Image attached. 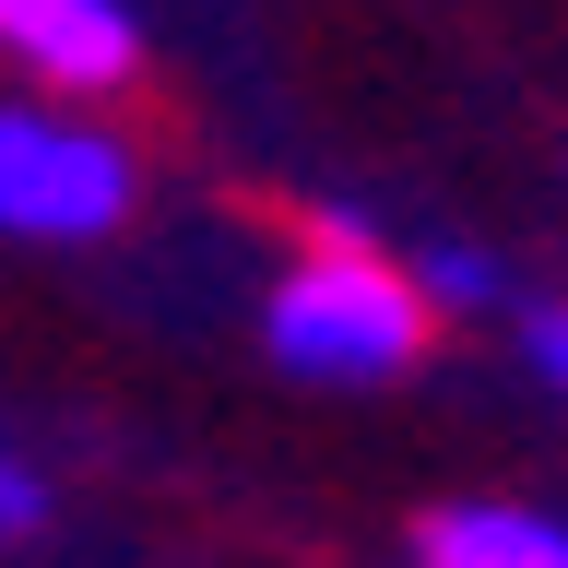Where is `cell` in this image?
I'll use <instances>...</instances> for the list:
<instances>
[{
	"label": "cell",
	"mask_w": 568,
	"mask_h": 568,
	"mask_svg": "<svg viewBox=\"0 0 568 568\" xmlns=\"http://www.w3.org/2000/svg\"><path fill=\"white\" fill-rule=\"evenodd\" d=\"M261 332H273V355L296 379H403L426 355V284L390 273L367 237H320L273 284Z\"/></svg>",
	"instance_id": "obj_1"
},
{
	"label": "cell",
	"mask_w": 568,
	"mask_h": 568,
	"mask_svg": "<svg viewBox=\"0 0 568 568\" xmlns=\"http://www.w3.org/2000/svg\"><path fill=\"white\" fill-rule=\"evenodd\" d=\"M142 166L119 131L48 119V106L0 95V237H106L131 213Z\"/></svg>",
	"instance_id": "obj_2"
},
{
	"label": "cell",
	"mask_w": 568,
	"mask_h": 568,
	"mask_svg": "<svg viewBox=\"0 0 568 568\" xmlns=\"http://www.w3.org/2000/svg\"><path fill=\"white\" fill-rule=\"evenodd\" d=\"M0 48L60 83V95H119L142 71V24L131 0H0Z\"/></svg>",
	"instance_id": "obj_3"
},
{
	"label": "cell",
	"mask_w": 568,
	"mask_h": 568,
	"mask_svg": "<svg viewBox=\"0 0 568 568\" xmlns=\"http://www.w3.org/2000/svg\"><path fill=\"white\" fill-rule=\"evenodd\" d=\"M415 568H568V521L462 497V509H438V521L415 532Z\"/></svg>",
	"instance_id": "obj_4"
},
{
	"label": "cell",
	"mask_w": 568,
	"mask_h": 568,
	"mask_svg": "<svg viewBox=\"0 0 568 568\" xmlns=\"http://www.w3.org/2000/svg\"><path fill=\"white\" fill-rule=\"evenodd\" d=\"M415 284H426V308H486V296H509V273H497L486 248H426Z\"/></svg>",
	"instance_id": "obj_5"
},
{
	"label": "cell",
	"mask_w": 568,
	"mask_h": 568,
	"mask_svg": "<svg viewBox=\"0 0 568 568\" xmlns=\"http://www.w3.org/2000/svg\"><path fill=\"white\" fill-rule=\"evenodd\" d=\"M36 521H48V486H36L24 450H0V545H24Z\"/></svg>",
	"instance_id": "obj_6"
},
{
	"label": "cell",
	"mask_w": 568,
	"mask_h": 568,
	"mask_svg": "<svg viewBox=\"0 0 568 568\" xmlns=\"http://www.w3.org/2000/svg\"><path fill=\"white\" fill-rule=\"evenodd\" d=\"M532 355H545V379L568 390V308H545V332H532Z\"/></svg>",
	"instance_id": "obj_7"
}]
</instances>
